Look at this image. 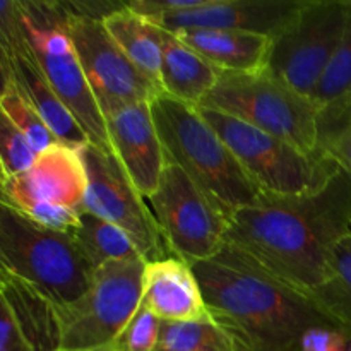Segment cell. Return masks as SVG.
<instances>
[{"instance_id": "ac0fdd59", "label": "cell", "mask_w": 351, "mask_h": 351, "mask_svg": "<svg viewBox=\"0 0 351 351\" xmlns=\"http://www.w3.org/2000/svg\"><path fill=\"white\" fill-rule=\"evenodd\" d=\"M0 298L34 351H58L62 324L58 307L27 281L0 269Z\"/></svg>"}, {"instance_id": "5bb4252c", "label": "cell", "mask_w": 351, "mask_h": 351, "mask_svg": "<svg viewBox=\"0 0 351 351\" xmlns=\"http://www.w3.org/2000/svg\"><path fill=\"white\" fill-rule=\"evenodd\" d=\"M110 146L137 191L149 199L160 185L167 154L151 103H134L105 117Z\"/></svg>"}, {"instance_id": "4316f807", "label": "cell", "mask_w": 351, "mask_h": 351, "mask_svg": "<svg viewBox=\"0 0 351 351\" xmlns=\"http://www.w3.org/2000/svg\"><path fill=\"white\" fill-rule=\"evenodd\" d=\"M38 153L24 134L0 113V168L2 180L24 173L33 167Z\"/></svg>"}, {"instance_id": "f1b7e54d", "label": "cell", "mask_w": 351, "mask_h": 351, "mask_svg": "<svg viewBox=\"0 0 351 351\" xmlns=\"http://www.w3.org/2000/svg\"><path fill=\"white\" fill-rule=\"evenodd\" d=\"M351 343L345 335L331 328H314L302 338V351H350Z\"/></svg>"}, {"instance_id": "6da1fadb", "label": "cell", "mask_w": 351, "mask_h": 351, "mask_svg": "<svg viewBox=\"0 0 351 351\" xmlns=\"http://www.w3.org/2000/svg\"><path fill=\"white\" fill-rule=\"evenodd\" d=\"M351 233V175L341 167L317 191L261 195L230 216L226 245L312 295L326 278L336 243Z\"/></svg>"}, {"instance_id": "d4e9b609", "label": "cell", "mask_w": 351, "mask_h": 351, "mask_svg": "<svg viewBox=\"0 0 351 351\" xmlns=\"http://www.w3.org/2000/svg\"><path fill=\"white\" fill-rule=\"evenodd\" d=\"M0 113L5 115L24 134V137L29 141L38 154L60 144L43 117L24 98V95L17 89L10 77H2Z\"/></svg>"}, {"instance_id": "3957f363", "label": "cell", "mask_w": 351, "mask_h": 351, "mask_svg": "<svg viewBox=\"0 0 351 351\" xmlns=\"http://www.w3.org/2000/svg\"><path fill=\"white\" fill-rule=\"evenodd\" d=\"M151 112L167 161L180 167L228 218L259 201L261 189L197 106L161 93L151 101Z\"/></svg>"}, {"instance_id": "cb8c5ba5", "label": "cell", "mask_w": 351, "mask_h": 351, "mask_svg": "<svg viewBox=\"0 0 351 351\" xmlns=\"http://www.w3.org/2000/svg\"><path fill=\"white\" fill-rule=\"evenodd\" d=\"M348 3L351 9V0ZM312 101L319 112H335L351 106V10L341 43L326 67Z\"/></svg>"}, {"instance_id": "ba28073f", "label": "cell", "mask_w": 351, "mask_h": 351, "mask_svg": "<svg viewBox=\"0 0 351 351\" xmlns=\"http://www.w3.org/2000/svg\"><path fill=\"white\" fill-rule=\"evenodd\" d=\"M350 10L348 0H302L295 16L271 38L266 71L312 99L341 43Z\"/></svg>"}, {"instance_id": "ffe728a7", "label": "cell", "mask_w": 351, "mask_h": 351, "mask_svg": "<svg viewBox=\"0 0 351 351\" xmlns=\"http://www.w3.org/2000/svg\"><path fill=\"white\" fill-rule=\"evenodd\" d=\"M103 26L132 64L161 89V26L136 14L127 3L108 14Z\"/></svg>"}, {"instance_id": "7a4b0ae2", "label": "cell", "mask_w": 351, "mask_h": 351, "mask_svg": "<svg viewBox=\"0 0 351 351\" xmlns=\"http://www.w3.org/2000/svg\"><path fill=\"white\" fill-rule=\"evenodd\" d=\"M213 319L235 338L240 351H302L314 328H331L314 297L291 285L233 247L192 266Z\"/></svg>"}, {"instance_id": "7402d4cb", "label": "cell", "mask_w": 351, "mask_h": 351, "mask_svg": "<svg viewBox=\"0 0 351 351\" xmlns=\"http://www.w3.org/2000/svg\"><path fill=\"white\" fill-rule=\"evenodd\" d=\"M74 235L96 267L117 261H144L122 228L91 213H81V225Z\"/></svg>"}, {"instance_id": "4dcf8cb0", "label": "cell", "mask_w": 351, "mask_h": 351, "mask_svg": "<svg viewBox=\"0 0 351 351\" xmlns=\"http://www.w3.org/2000/svg\"><path fill=\"white\" fill-rule=\"evenodd\" d=\"M58 351H67V350H58ZM74 351H112L110 348H99V350H74Z\"/></svg>"}, {"instance_id": "e0dca14e", "label": "cell", "mask_w": 351, "mask_h": 351, "mask_svg": "<svg viewBox=\"0 0 351 351\" xmlns=\"http://www.w3.org/2000/svg\"><path fill=\"white\" fill-rule=\"evenodd\" d=\"M180 40L213 67L225 74H254L266 71L271 38L242 29H180L173 31Z\"/></svg>"}, {"instance_id": "9c48e42d", "label": "cell", "mask_w": 351, "mask_h": 351, "mask_svg": "<svg viewBox=\"0 0 351 351\" xmlns=\"http://www.w3.org/2000/svg\"><path fill=\"white\" fill-rule=\"evenodd\" d=\"M146 261H117L96 267L84 295L58 308L60 350L108 348L143 300Z\"/></svg>"}, {"instance_id": "603a6c76", "label": "cell", "mask_w": 351, "mask_h": 351, "mask_svg": "<svg viewBox=\"0 0 351 351\" xmlns=\"http://www.w3.org/2000/svg\"><path fill=\"white\" fill-rule=\"evenodd\" d=\"M153 351H240L235 338L216 321H161Z\"/></svg>"}, {"instance_id": "44dd1931", "label": "cell", "mask_w": 351, "mask_h": 351, "mask_svg": "<svg viewBox=\"0 0 351 351\" xmlns=\"http://www.w3.org/2000/svg\"><path fill=\"white\" fill-rule=\"evenodd\" d=\"M312 297L351 343V233L335 245L324 281Z\"/></svg>"}, {"instance_id": "4fadbf2b", "label": "cell", "mask_w": 351, "mask_h": 351, "mask_svg": "<svg viewBox=\"0 0 351 351\" xmlns=\"http://www.w3.org/2000/svg\"><path fill=\"white\" fill-rule=\"evenodd\" d=\"M86 192L88 171L82 151L60 143L38 154L29 170L2 180L0 204L17 213L45 206L82 213Z\"/></svg>"}, {"instance_id": "277c9868", "label": "cell", "mask_w": 351, "mask_h": 351, "mask_svg": "<svg viewBox=\"0 0 351 351\" xmlns=\"http://www.w3.org/2000/svg\"><path fill=\"white\" fill-rule=\"evenodd\" d=\"M0 269L33 285L60 308L84 295L96 266L75 235L45 228L0 204Z\"/></svg>"}, {"instance_id": "8fae6325", "label": "cell", "mask_w": 351, "mask_h": 351, "mask_svg": "<svg viewBox=\"0 0 351 351\" xmlns=\"http://www.w3.org/2000/svg\"><path fill=\"white\" fill-rule=\"evenodd\" d=\"M81 151L88 171V192L82 213H91L122 228L146 263L170 257L146 197L137 191L115 154L91 143Z\"/></svg>"}, {"instance_id": "f546056e", "label": "cell", "mask_w": 351, "mask_h": 351, "mask_svg": "<svg viewBox=\"0 0 351 351\" xmlns=\"http://www.w3.org/2000/svg\"><path fill=\"white\" fill-rule=\"evenodd\" d=\"M0 351H34L5 304L0 302Z\"/></svg>"}, {"instance_id": "d6986e66", "label": "cell", "mask_w": 351, "mask_h": 351, "mask_svg": "<svg viewBox=\"0 0 351 351\" xmlns=\"http://www.w3.org/2000/svg\"><path fill=\"white\" fill-rule=\"evenodd\" d=\"M221 72L189 47L173 31L161 27V91L170 98L201 106L218 84Z\"/></svg>"}, {"instance_id": "484cf974", "label": "cell", "mask_w": 351, "mask_h": 351, "mask_svg": "<svg viewBox=\"0 0 351 351\" xmlns=\"http://www.w3.org/2000/svg\"><path fill=\"white\" fill-rule=\"evenodd\" d=\"M319 153L351 175V108L319 113Z\"/></svg>"}, {"instance_id": "30bf717a", "label": "cell", "mask_w": 351, "mask_h": 351, "mask_svg": "<svg viewBox=\"0 0 351 351\" xmlns=\"http://www.w3.org/2000/svg\"><path fill=\"white\" fill-rule=\"evenodd\" d=\"M147 201L170 256L194 266L225 249L230 218L175 163L167 161Z\"/></svg>"}, {"instance_id": "5b68a950", "label": "cell", "mask_w": 351, "mask_h": 351, "mask_svg": "<svg viewBox=\"0 0 351 351\" xmlns=\"http://www.w3.org/2000/svg\"><path fill=\"white\" fill-rule=\"evenodd\" d=\"M17 3L21 36L26 41L45 77L75 117L89 143L105 151H112L105 117L89 88L69 33L65 2L17 0Z\"/></svg>"}, {"instance_id": "83f0119b", "label": "cell", "mask_w": 351, "mask_h": 351, "mask_svg": "<svg viewBox=\"0 0 351 351\" xmlns=\"http://www.w3.org/2000/svg\"><path fill=\"white\" fill-rule=\"evenodd\" d=\"M160 328V319L146 307L139 305L136 314L130 317L108 348L112 351H153L156 348Z\"/></svg>"}, {"instance_id": "9a60e30c", "label": "cell", "mask_w": 351, "mask_h": 351, "mask_svg": "<svg viewBox=\"0 0 351 351\" xmlns=\"http://www.w3.org/2000/svg\"><path fill=\"white\" fill-rule=\"evenodd\" d=\"M302 0H202L195 9L168 17L158 26L180 29H242L274 38L295 16Z\"/></svg>"}, {"instance_id": "7c38bea8", "label": "cell", "mask_w": 351, "mask_h": 351, "mask_svg": "<svg viewBox=\"0 0 351 351\" xmlns=\"http://www.w3.org/2000/svg\"><path fill=\"white\" fill-rule=\"evenodd\" d=\"M67 12L69 33L103 117L125 105L151 103L161 95V89L132 64L110 36L103 19L75 16L69 7Z\"/></svg>"}, {"instance_id": "8992f818", "label": "cell", "mask_w": 351, "mask_h": 351, "mask_svg": "<svg viewBox=\"0 0 351 351\" xmlns=\"http://www.w3.org/2000/svg\"><path fill=\"white\" fill-rule=\"evenodd\" d=\"M197 108L264 195L295 197L308 194L322 187L339 170V165L326 154H307L243 120L218 110Z\"/></svg>"}, {"instance_id": "52a82bcc", "label": "cell", "mask_w": 351, "mask_h": 351, "mask_svg": "<svg viewBox=\"0 0 351 351\" xmlns=\"http://www.w3.org/2000/svg\"><path fill=\"white\" fill-rule=\"evenodd\" d=\"M204 108L243 120L264 132L293 144L307 154H319V108L269 74H225L202 101Z\"/></svg>"}, {"instance_id": "2e32d148", "label": "cell", "mask_w": 351, "mask_h": 351, "mask_svg": "<svg viewBox=\"0 0 351 351\" xmlns=\"http://www.w3.org/2000/svg\"><path fill=\"white\" fill-rule=\"evenodd\" d=\"M141 305L160 321H215L192 266L175 256L146 263Z\"/></svg>"}]
</instances>
